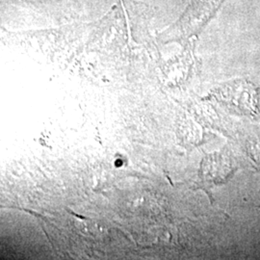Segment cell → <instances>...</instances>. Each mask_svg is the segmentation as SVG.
<instances>
[{"label": "cell", "mask_w": 260, "mask_h": 260, "mask_svg": "<svg viewBox=\"0 0 260 260\" xmlns=\"http://www.w3.org/2000/svg\"><path fill=\"white\" fill-rule=\"evenodd\" d=\"M223 0H192L181 17L161 33L165 39L190 37L212 19Z\"/></svg>", "instance_id": "6da1fadb"}]
</instances>
